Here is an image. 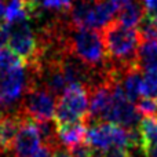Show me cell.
<instances>
[{
  "label": "cell",
  "instance_id": "obj_7",
  "mask_svg": "<svg viewBox=\"0 0 157 157\" xmlns=\"http://www.w3.org/2000/svg\"><path fill=\"white\" fill-rule=\"evenodd\" d=\"M41 147V135L35 121L25 117L13 145L14 157H32Z\"/></svg>",
  "mask_w": 157,
  "mask_h": 157
},
{
  "label": "cell",
  "instance_id": "obj_15",
  "mask_svg": "<svg viewBox=\"0 0 157 157\" xmlns=\"http://www.w3.org/2000/svg\"><path fill=\"white\" fill-rule=\"evenodd\" d=\"M142 95L149 98H157V72H144Z\"/></svg>",
  "mask_w": 157,
  "mask_h": 157
},
{
  "label": "cell",
  "instance_id": "obj_5",
  "mask_svg": "<svg viewBox=\"0 0 157 157\" xmlns=\"http://www.w3.org/2000/svg\"><path fill=\"white\" fill-rule=\"evenodd\" d=\"M55 95H52L48 90L39 88L30 81L26 88V95L19 112L26 119L35 123L52 120L55 114Z\"/></svg>",
  "mask_w": 157,
  "mask_h": 157
},
{
  "label": "cell",
  "instance_id": "obj_10",
  "mask_svg": "<svg viewBox=\"0 0 157 157\" xmlns=\"http://www.w3.org/2000/svg\"><path fill=\"white\" fill-rule=\"evenodd\" d=\"M116 21H119L121 25L131 29H136L139 24L142 22L145 14H144V7L139 3H135L132 0H127L124 3L120 11L117 13Z\"/></svg>",
  "mask_w": 157,
  "mask_h": 157
},
{
  "label": "cell",
  "instance_id": "obj_2",
  "mask_svg": "<svg viewBox=\"0 0 157 157\" xmlns=\"http://www.w3.org/2000/svg\"><path fill=\"white\" fill-rule=\"evenodd\" d=\"M69 35L62 39L63 48L92 71H101L108 61L102 35L98 29L77 28L71 24Z\"/></svg>",
  "mask_w": 157,
  "mask_h": 157
},
{
  "label": "cell",
  "instance_id": "obj_9",
  "mask_svg": "<svg viewBox=\"0 0 157 157\" xmlns=\"http://www.w3.org/2000/svg\"><path fill=\"white\" fill-rule=\"evenodd\" d=\"M87 128H88V124H87L86 120L57 125V134L61 145L66 149H71L75 145L84 142L86 141Z\"/></svg>",
  "mask_w": 157,
  "mask_h": 157
},
{
  "label": "cell",
  "instance_id": "obj_21",
  "mask_svg": "<svg viewBox=\"0 0 157 157\" xmlns=\"http://www.w3.org/2000/svg\"><path fill=\"white\" fill-rule=\"evenodd\" d=\"M8 43V24H0V50L4 48V44Z\"/></svg>",
  "mask_w": 157,
  "mask_h": 157
},
{
  "label": "cell",
  "instance_id": "obj_8",
  "mask_svg": "<svg viewBox=\"0 0 157 157\" xmlns=\"http://www.w3.org/2000/svg\"><path fill=\"white\" fill-rule=\"evenodd\" d=\"M25 116L21 112L0 114V153L13 150V145Z\"/></svg>",
  "mask_w": 157,
  "mask_h": 157
},
{
  "label": "cell",
  "instance_id": "obj_1",
  "mask_svg": "<svg viewBox=\"0 0 157 157\" xmlns=\"http://www.w3.org/2000/svg\"><path fill=\"white\" fill-rule=\"evenodd\" d=\"M108 59H113L117 68L138 63V54L144 44L138 29H131L113 19L101 29Z\"/></svg>",
  "mask_w": 157,
  "mask_h": 157
},
{
  "label": "cell",
  "instance_id": "obj_16",
  "mask_svg": "<svg viewBox=\"0 0 157 157\" xmlns=\"http://www.w3.org/2000/svg\"><path fill=\"white\" fill-rule=\"evenodd\" d=\"M136 109L142 117L157 116V98L144 97L136 102Z\"/></svg>",
  "mask_w": 157,
  "mask_h": 157
},
{
  "label": "cell",
  "instance_id": "obj_6",
  "mask_svg": "<svg viewBox=\"0 0 157 157\" xmlns=\"http://www.w3.org/2000/svg\"><path fill=\"white\" fill-rule=\"evenodd\" d=\"M26 88L25 65L11 71L0 72V108L13 105Z\"/></svg>",
  "mask_w": 157,
  "mask_h": 157
},
{
  "label": "cell",
  "instance_id": "obj_24",
  "mask_svg": "<svg viewBox=\"0 0 157 157\" xmlns=\"http://www.w3.org/2000/svg\"><path fill=\"white\" fill-rule=\"evenodd\" d=\"M30 4H35V6H40V2L41 0H28Z\"/></svg>",
  "mask_w": 157,
  "mask_h": 157
},
{
  "label": "cell",
  "instance_id": "obj_18",
  "mask_svg": "<svg viewBox=\"0 0 157 157\" xmlns=\"http://www.w3.org/2000/svg\"><path fill=\"white\" fill-rule=\"evenodd\" d=\"M142 7L145 17L157 19V0H142Z\"/></svg>",
  "mask_w": 157,
  "mask_h": 157
},
{
  "label": "cell",
  "instance_id": "obj_17",
  "mask_svg": "<svg viewBox=\"0 0 157 157\" xmlns=\"http://www.w3.org/2000/svg\"><path fill=\"white\" fill-rule=\"evenodd\" d=\"M75 0H41L40 6L44 10H51L57 13H69Z\"/></svg>",
  "mask_w": 157,
  "mask_h": 157
},
{
  "label": "cell",
  "instance_id": "obj_19",
  "mask_svg": "<svg viewBox=\"0 0 157 157\" xmlns=\"http://www.w3.org/2000/svg\"><path fill=\"white\" fill-rule=\"evenodd\" d=\"M102 157H132L128 149H124V147H110V149L102 152Z\"/></svg>",
  "mask_w": 157,
  "mask_h": 157
},
{
  "label": "cell",
  "instance_id": "obj_3",
  "mask_svg": "<svg viewBox=\"0 0 157 157\" xmlns=\"http://www.w3.org/2000/svg\"><path fill=\"white\" fill-rule=\"evenodd\" d=\"M88 90L83 84H73L57 98L54 121L57 125L88 120Z\"/></svg>",
  "mask_w": 157,
  "mask_h": 157
},
{
  "label": "cell",
  "instance_id": "obj_12",
  "mask_svg": "<svg viewBox=\"0 0 157 157\" xmlns=\"http://www.w3.org/2000/svg\"><path fill=\"white\" fill-rule=\"evenodd\" d=\"M138 65L144 72H157V43L144 41L138 54Z\"/></svg>",
  "mask_w": 157,
  "mask_h": 157
},
{
  "label": "cell",
  "instance_id": "obj_14",
  "mask_svg": "<svg viewBox=\"0 0 157 157\" xmlns=\"http://www.w3.org/2000/svg\"><path fill=\"white\" fill-rule=\"evenodd\" d=\"M138 30L145 41L157 43V19L144 17L142 22L138 26Z\"/></svg>",
  "mask_w": 157,
  "mask_h": 157
},
{
  "label": "cell",
  "instance_id": "obj_22",
  "mask_svg": "<svg viewBox=\"0 0 157 157\" xmlns=\"http://www.w3.org/2000/svg\"><path fill=\"white\" fill-rule=\"evenodd\" d=\"M54 157H72V155L69 153V150L66 149V147L61 146V147H58V149L55 150Z\"/></svg>",
  "mask_w": 157,
  "mask_h": 157
},
{
  "label": "cell",
  "instance_id": "obj_20",
  "mask_svg": "<svg viewBox=\"0 0 157 157\" xmlns=\"http://www.w3.org/2000/svg\"><path fill=\"white\" fill-rule=\"evenodd\" d=\"M54 153H55L54 147L48 146V145H43L32 157H54Z\"/></svg>",
  "mask_w": 157,
  "mask_h": 157
},
{
  "label": "cell",
  "instance_id": "obj_13",
  "mask_svg": "<svg viewBox=\"0 0 157 157\" xmlns=\"http://www.w3.org/2000/svg\"><path fill=\"white\" fill-rule=\"evenodd\" d=\"M24 65H26L24 62V59L19 55H17L13 50L10 48L0 50V72L11 71V69L19 68V66H24Z\"/></svg>",
  "mask_w": 157,
  "mask_h": 157
},
{
  "label": "cell",
  "instance_id": "obj_23",
  "mask_svg": "<svg viewBox=\"0 0 157 157\" xmlns=\"http://www.w3.org/2000/svg\"><path fill=\"white\" fill-rule=\"evenodd\" d=\"M4 13H6V6H4V2L0 0V24L4 22Z\"/></svg>",
  "mask_w": 157,
  "mask_h": 157
},
{
  "label": "cell",
  "instance_id": "obj_4",
  "mask_svg": "<svg viewBox=\"0 0 157 157\" xmlns=\"http://www.w3.org/2000/svg\"><path fill=\"white\" fill-rule=\"evenodd\" d=\"M8 47L19 55L26 65H35L39 61L40 46L29 25V19L8 24Z\"/></svg>",
  "mask_w": 157,
  "mask_h": 157
},
{
  "label": "cell",
  "instance_id": "obj_11",
  "mask_svg": "<svg viewBox=\"0 0 157 157\" xmlns=\"http://www.w3.org/2000/svg\"><path fill=\"white\" fill-rule=\"evenodd\" d=\"M141 135V150L147 152L149 149L157 146V116H147L141 120L138 125Z\"/></svg>",
  "mask_w": 157,
  "mask_h": 157
}]
</instances>
